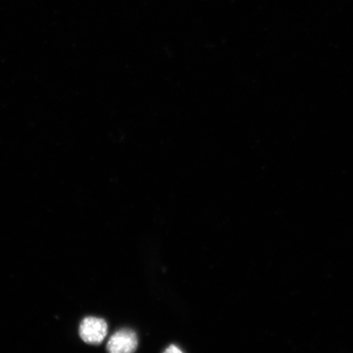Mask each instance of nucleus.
I'll return each instance as SVG.
<instances>
[{
  "instance_id": "obj_1",
  "label": "nucleus",
  "mask_w": 353,
  "mask_h": 353,
  "mask_svg": "<svg viewBox=\"0 0 353 353\" xmlns=\"http://www.w3.org/2000/svg\"><path fill=\"white\" fill-rule=\"evenodd\" d=\"M108 332L107 322L99 317H85L79 325V336L83 342L92 345H98L103 343Z\"/></svg>"
},
{
  "instance_id": "obj_3",
  "label": "nucleus",
  "mask_w": 353,
  "mask_h": 353,
  "mask_svg": "<svg viewBox=\"0 0 353 353\" xmlns=\"http://www.w3.org/2000/svg\"><path fill=\"white\" fill-rule=\"evenodd\" d=\"M163 353H184L182 350H180L179 347H176V345H174V344H172V345L168 347L164 352Z\"/></svg>"
},
{
  "instance_id": "obj_2",
  "label": "nucleus",
  "mask_w": 353,
  "mask_h": 353,
  "mask_svg": "<svg viewBox=\"0 0 353 353\" xmlns=\"http://www.w3.org/2000/svg\"><path fill=\"white\" fill-rule=\"evenodd\" d=\"M138 345V336L134 331L121 329L110 338L107 350L108 353H134Z\"/></svg>"
}]
</instances>
